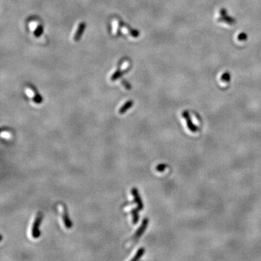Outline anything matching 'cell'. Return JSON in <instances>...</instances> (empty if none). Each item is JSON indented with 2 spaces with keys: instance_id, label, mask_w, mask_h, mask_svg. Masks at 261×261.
Returning <instances> with one entry per match:
<instances>
[{
  "instance_id": "6da1fadb",
  "label": "cell",
  "mask_w": 261,
  "mask_h": 261,
  "mask_svg": "<svg viewBox=\"0 0 261 261\" xmlns=\"http://www.w3.org/2000/svg\"><path fill=\"white\" fill-rule=\"evenodd\" d=\"M42 217H43V216H42V213H38L37 217L35 218V221H34V224H33L32 229H31V234H32V236L34 239H37L41 235V232L39 231V225L42 223Z\"/></svg>"
},
{
  "instance_id": "7a4b0ae2",
  "label": "cell",
  "mask_w": 261,
  "mask_h": 261,
  "mask_svg": "<svg viewBox=\"0 0 261 261\" xmlns=\"http://www.w3.org/2000/svg\"><path fill=\"white\" fill-rule=\"evenodd\" d=\"M148 223H149L148 218H144L143 221H142V224H141V226H139V229H138L137 231H136L134 236H133L132 242H134L135 241L138 240V239L140 238V236L144 234V232L145 231L146 229H147V226H148Z\"/></svg>"
},
{
  "instance_id": "3957f363",
  "label": "cell",
  "mask_w": 261,
  "mask_h": 261,
  "mask_svg": "<svg viewBox=\"0 0 261 261\" xmlns=\"http://www.w3.org/2000/svg\"><path fill=\"white\" fill-rule=\"evenodd\" d=\"M131 194H132V195L134 196V203L137 205V207L136 208H137L139 211H141L142 209H143L144 205H143V203H142V200L141 199V197L139 193V191H138L137 188H133L132 189H131Z\"/></svg>"
},
{
  "instance_id": "277c9868",
  "label": "cell",
  "mask_w": 261,
  "mask_h": 261,
  "mask_svg": "<svg viewBox=\"0 0 261 261\" xmlns=\"http://www.w3.org/2000/svg\"><path fill=\"white\" fill-rule=\"evenodd\" d=\"M182 116H183V118H184L185 121H186L187 127H188L189 130L192 131V132H196V131L198 130V127L195 126V125L192 123V120L191 117H190L189 113L187 112V111H184L183 113H182Z\"/></svg>"
},
{
  "instance_id": "5b68a950",
  "label": "cell",
  "mask_w": 261,
  "mask_h": 261,
  "mask_svg": "<svg viewBox=\"0 0 261 261\" xmlns=\"http://www.w3.org/2000/svg\"><path fill=\"white\" fill-rule=\"evenodd\" d=\"M61 206H62V220H63L64 224H65V227H66L67 229H71L72 223L71 221H70V218H69L68 216V211H67L66 208H65L63 205H61Z\"/></svg>"
},
{
  "instance_id": "8992f818",
  "label": "cell",
  "mask_w": 261,
  "mask_h": 261,
  "mask_svg": "<svg viewBox=\"0 0 261 261\" xmlns=\"http://www.w3.org/2000/svg\"><path fill=\"white\" fill-rule=\"evenodd\" d=\"M85 28H86V24H85V23L82 22L79 24L78 28V30H77L76 33L75 34L74 37H73V39H74L75 42H78V41L80 40L82 35H83V32H84Z\"/></svg>"
},
{
  "instance_id": "52a82bcc",
  "label": "cell",
  "mask_w": 261,
  "mask_h": 261,
  "mask_svg": "<svg viewBox=\"0 0 261 261\" xmlns=\"http://www.w3.org/2000/svg\"><path fill=\"white\" fill-rule=\"evenodd\" d=\"M133 105H134V102H133L132 100H129V101L126 102L124 105L119 109V111H118L119 114H124L128 110L130 109L131 107L133 106Z\"/></svg>"
},
{
  "instance_id": "ba28073f",
  "label": "cell",
  "mask_w": 261,
  "mask_h": 261,
  "mask_svg": "<svg viewBox=\"0 0 261 261\" xmlns=\"http://www.w3.org/2000/svg\"><path fill=\"white\" fill-rule=\"evenodd\" d=\"M144 252H145V249H144V247H141V248H139L137 250V253L135 254V255H134V257L131 258V260L136 261V260H139V259H140L141 257H142V255H144Z\"/></svg>"
},
{
  "instance_id": "9c48e42d",
  "label": "cell",
  "mask_w": 261,
  "mask_h": 261,
  "mask_svg": "<svg viewBox=\"0 0 261 261\" xmlns=\"http://www.w3.org/2000/svg\"><path fill=\"white\" fill-rule=\"evenodd\" d=\"M33 88V90H34V98H33V100H34V102L35 103H37V104H39V103H42V101H43V99H42V97L41 96L40 94H39V93L37 92V90H36L35 88Z\"/></svg>"
},
{
  "instance_id": "30bf717a",
  "label": "cell",
  "mask_w": 261,
  "mask_h": 261,
  "mask_svg": "<svg viewBox=\"0 0 261 261\" xmlns=\"http://www.w3.org/2000/svg\"><path fill=\"white\" fill-rule=\"evenodd\" d=\"M138 212L139 211L135 208V209H132L131 210V216H132V222L134 224H136L138 223V221H139V215H138Z\"/></svg>"
},
{
  "instance_id": "8fae6325",
  "label": "cell",
  "mask_w": 261,
  "mask_h": 261,
  "mask_svg": "<svg viewBox=\"0 0 261 261\" xmlns=\"http://www.w3.org/2000/svg\"><path fill=\"white\" fill-rule=\"evenodd\" d=\"M43 31H44V28L42 26H39L36 29L35 31H34V37H40L42 36V34H43Z\"/></svg>"
},
{
  "instance_id": "7c38bea8",
  "label": "cell",
  "mask_w": 261,
  "mask_h": 261,
  "mask_svg": "<svg viewBox=\"0 0 261 261\" xmlns=\"http://www.w3.org/2000/svg\"><path fill=\"white\" fill-rule=\"evenodd\" d=\"M124 73V72H122L121 70H118L117 71H116L113 74L112 77H111V81H116V80L118 79V78H119L120 77H121V75H123V73Z\"/></svg>"
},
{
  "instance_id": "4fadbf2b",
  "label": "cell",
  "mask_w": 261,
  "mask_h": 261,
  "mask_svg": "<svg viewBox=\"0 0 261 261\" xmlns=\"http://www.w3.org/2000/svg\"><path fill=\"white\" fill-rule=\"evenodd\" d=\"M167 168V165L165 164H159L157 167H156V170H157L158 172H162L165 170V168Z\"/></svg>"
},
{
  "instance_id": "5bb4252c",
  "label": "cell",
  "mask_w": 261,
  "mask_h": 261,
  "mask_svg": "<svg viewBox=\"0 0 261 261\" xmlns=\"http://www.w3.org/2000/svg\"><path fill=\"white\" fill-rule=\"evenodd\" d=\"M130 34H131V37H133L134 38H137L139 36V31H137L136 30H130Z\"/></svg>"
},
{
  "instance_id": "9a60e30c",
  "label": "cell",
  "mask_w": 261,
  "mask_h": 261,
  "mask_svg": "<svg viewBox=\"0 0 261 261\" xmlns=\"http://www.w3.org/2000/svg\"><path fill=\"white\" fill-rule=\"evenodd\" d=\"M121 83H123V85H124V87L125 88H126V89H131V85H130V83H128V81H126V80H123V81L121 82Z\"/></svg>"
}]
</instances>
